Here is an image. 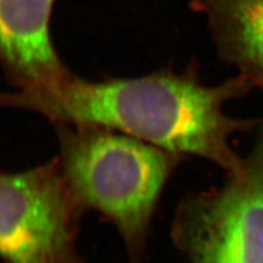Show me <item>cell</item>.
Segmentation results:
<instances>
[{
    "label": "cell",
    "mask_w": 263,
    "mask_h": 263,
    "mask_svg": "<svg viewBox=\"0 0 263 263\" xmlns=\"http://www.w3.org/2000/svg\"><path fill=\"white\" fill-rule=\"evenodd\" d=\"M253 88L239 73L215 86L204 85L195 69L97 82L71 75L46 88L0 91V106L34 111L54 124L118 130L185 157L206 159L230 177L245 167L230 139L257 128L260 119L229 117L224 106Z\"/></svg>",
    "instance_id": "6da1fadb"
},
{
    "label": "cell",
    "mask_w": 263,
    "mask_h": 263,
    "mask_svg": "<svg viewBox=\"0 0 263 263\" xmlns=\"http://www.w3.org/2000/svg\"><path fill=\"white\" fill-rule=\"evenodd\" d=\"M55 126L63 175L79 209L112 221L129 263H141L162 189L186 157L106 127Z\"/></svg>",
    "instance_id": "7a4b0ae2"
},
{
    "label": "cell",
    "mask_w": 263,
    "mask_h": 263,
    "mask_svg": "<svg viewBox=\"0 0 263 263\" xmlns=\"http://www.w3.org/2000/svg\"><path fill=\"white\" fill-rule=\"evenodd\" d=\"M172 238L191 263H263V115L240 174L187 196Z\"/></svg>",
    "instance_id": "3957f363"
},
{
    "label": "cell",
    "mask_w": 263,
    "mask_h": 263,
    "mask_svg": "<svg viewBox=\"0 0 263 263\" xmlns=\"http://www.w3.org/2000/svg\"><path fill=\"white\" fill-rule=\"evenodd\" d=\"M79 209L59 157L19 174L0 172V258L6 263H84Z\"/></svg>",
    "instance_id": "277c9868"
},
{
    "label": "cell",
    "mask_w": 263,
    "mask_h": 263,
    "mask_svg": "<svg viewBox=\"0 0 263 263\" xmlns=\"http://www.w3.org/2000/svg\"><path fill=\"white\" fill-rule=\"evenodd\" d=\"M54 0H0V66L19 90L54 86L72 73L49 32Z\"/></svg>",
    "instance_id": "5b68a950"
},
{
    "label": "cell",
    "mask_w": 263,
    "mask_h": 263,
    "mask_svg": "<svg viewBox=\"0 0 263 263\" xmlns=\"http://www.w3.org/2000/svg\"><path fill=\"white\" fill-rule=\"evenodd\" d=\"M219 57L263 90V0H192Z\"/></svg>",
    "instance_id": "8992f818"
}]
</instances>
